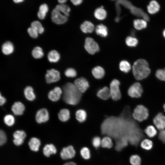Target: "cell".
<instances>
[{"label":"cell","mask_w":165,"mask_h":165,"mask_svg":"<svg viewBox=\"0 0 165 165\" xmlns=\"http://www.w3.org/2000/svg\"><path fill=\"white\" fill-rule=\"evenodd\" d=\"M128 109H124L119 117L111 116L105 119L101 125L102 133L116 140L125 138L128 140L132 132L138 127L128 116Z\"/></svg>","instance_id":"6da1fadb"},{"label":"cell","mask_w":165,"mask_h":165,"mask_svg":"<svg viewBox=\"0 0 165 165\" xmlns=\"http://www.w3.org/2000/svg\"><path fill=\"white\" fill-rule=\"evenodd\" d=\"M63 98L67 104L75 105L80 100L82 93L76 87L74 84L68 82L63 87Z\"/></svg>","instance_id":"7a4b0ae2"},{"label":"cell","mask_w":165,"mask_h":165,"mask_svg":"<svg viewBox=\"0 0 165 165\" xmlns=\"http://www.w3.org/2000/svg\"><path fill=\"white\" fill-rule=\"evenodd\" d=\"M132 71L134 78L138 80L147 77L151 72L148 62L142 59H139L134 62L132 66Z\"/></svg>","instance_id":"3957f363"},{"label":"cell","mask_w":165,"mask_h":165,"mask_svg":"<svg viewBox=\"0 0 165 165\" xmlns=\"http://www.w3.org/2000/svg\"><path fill=\"white\" fill-rule=\"evenodd\" d=\"M120 5L129 9L132 14L137 16L142 17L143 18L147 14L141 9L133 6L127 0H117L115 3L116 10H119L121 9Z\"/></svg>","instance_id":"277c9868"},{"label":"cell","mask_w":165,"mask_h":165,"mask_svg":"<svg viewBox=\"0 0 165 165\" xmlns=\"http://www.w3.org/2000/svg\"><path fill=\"white\" fill-rule=\"evenodd\" d=\"M149 115L148 109L142 105H139L134 109L133 114V117L139 122L146 119Z\"/></svg>","instance_id":"5b68a950"},{"label":"cell","mask_w":165,"mask_h":165,"mask_svg":"<svg viewBox=\"0 0 165 165\" xmlns=\"http://www.w3.org/2000/svg\"><path fill=\"white\" fill-rule=\"evenodd\" d=\"M119 81L116 79H114L111 82L110 85V90L111 97L114 101L119 100L121 97L119 86Z\"/></svg>","instance_id":"8992f818"},{"label":"cell","mask_w":165,"mask_h":165,"mask_svg":"<svg viewBox=\"0 0 165 165\" xmlns=\"http://www.w3.org/2000/svg\"><path fill=\"white\" fill-rule=\"evenodd\" d=\"M84 48L89 54H94L98 52L99 47L97 43L91 37L86 38L85 40Z\"/></svg>","instance_id":"52a82bcc"},{"label":"cell","mask_w":165,"mask_h":165,"mask_svg":"<svg viewBox=\"0 0 165 165\" xmlns=\"http://www.w3.org/2000/svg\"><path fill=\"white\" fill-rule=\"evenodd\" d=\"M143 92V89L141 84L136 82L130 86L128 90V94L132 97L138 98L141 97Z\"/></svg>","instance_id":"ba28073f"},{"label":"cell","mask_w":165,"mask_h":165,"mask_svg":"<svg viewBox=\"0 0 165 165\" xmlns=\"http://www.w3.org/2000/svg\"><path fill=\"white\" fill-rule=\"evenodd\" d=\"M51 19L53 22L57 24H61L66 23L68 18L66 16L62 14L56 8L51 13Z\"/></svg>","instance_id":"9c48e42d"},{"label":"cell","mask_w":165,"mask_h":165,"mask_svg":"<svg viewBox=\"0 0 165 165\" xmlns=\"http://www.w3.org/2000/svg\"><path fill=\"white\" fill-rule=\"evenodd\" d=\"M45 78L48 83L57 82L60 79V73L54 69L48 70L45 75Z\"/></svg>","instance_id":"30bf717a"},{"label":"cell","mask_w":165,"mask_h":165,"mask_svg":"<svg viewBox=\"0 0 165 165\" xmlns=\"http://www.w3.org/2000/svg\"><path fill=\"white\" fill-rule=\"evenodd\" d=\"M76 152L74 147L69 145L62 148L60 152V156L63 160L71 159L74 157Z\"/></svg>","instance_id":"8fae6325"},{"label":"cell","mask_w":165,"mask_h":165,"mask_svg":"<svg viewBox=\"0 0 165 165\" xmlns=\"http://www.w3.org/2000/svg\"><path fill=\"white\" fill-rule=\"evenodd\" d=\"M74 84L82 93L85 92L89 87L88 81L83 77L76 79L75 81Z\"/></svg>","instance_id":"7c38bea8"},{"label":"cell","mask_w":165,"mask_h":165,"mask_svg":"<svg viewBox=\"0 0 165 165\" xmlns=\"http://www.w3.org/2000/svg\"><path fill=\"white\" fill-rule=\"evenodd\" d=\"M153 122L157 128L160 130L165 129V116L159 113L154 118Z\"/></svg>","instance_id":"4fadbf2b"},{"label":"cell","mask_w":165,"mask_h":165,"mask_svg":"<svg viewBox=\"0 0 165 165\" xmlns=\"http://www.w3.org/2000/svg\"><path fill=\"white\" fill-rule=\"evenodd\" d=\"M49 119V114L47 110L42 108L38 110L36 115L35 119L38 123L45 122Z\"/></svg>","instance_id":"5bb4252c"},{"label":"cell","mask_w":165,"mask_h":165,"mask_svg":"<svg viewBox=\"0 0 165 165\" xmlns=\"http://www.w3.org/2000/svg\"><path fill=\"white\" fill-rule=\"evenodd\" d=\"M26 136L25 133L23 130L16 131L13 134V142L14 144L16 146L21 145L23 143Z\"/></svg>","instance_id":"9a60e30c"},{"label":"cell","mask_w":165,"mask_h":165,"mask_svg":"<svg viewBox=\"0 0 165 165\" xmlns=\"http://www.w3.org/2000/svg\"><path fill=\"white\" fill-rule=\"evenodd\" d=\"M62 92V90L60 87H56L49 92L48 98L53 101H57L60 99Z\"/></svg>","instance_id":"2e32d148"},{"label":"cell","mask_w":165,"mask_h":165,"mask_svg":"<svg viewBox=\"0 0 165 165\" xmlns=\"http://www.w3.org/2000/svg\"><path fill=\"white\" fill-rule=\"evenodd\" d=\"M11 110L16 115H22L25 110L24 105L20 102L14 103L12 107Z\"/></svg>","instance_id":"e0dca14e"},{"label":"cell","mask_w":165,"mask_h":165,"mask_svg":"<svg viewBox=\"0 0 165 165\" xmlns=\"http://www.w3.org/2000/svg\"><path fill=\"white\" fill-rule=\"evenodd\" d=\"M80 28L81 31L84 33H91L94 30V26L91 22L86 21L81 25Z\"/></svg>","instance_id":"ac0fdd59"},{"label":"cell","mask_w":165,"mask_h":165,"mask_svg":"<svg viewBox=\"0 0 165 165\" xmlns=\"http://www.w3.org/2000/svg\"><path fill=\"white\" fill-rule=\"evenodd\" d=\"M98 97L104 100H107L111 97L110 89L107 86L100 89L97 92Z\"/></svg>","instance_id":"d6986e66"},{"label":"cell","mask_w":165,"mask_h":165,"mask_svg":"<svg viewBox=\"0 0 165 165\" xmlns=\"http://www.w3.org/2000/svg\"><path fill=\"white\" fill-rule=\"evenodd\" d=\"M160 9V6L159 3L154 0L151 1L147 7L148 12L151 14L156 13L159 11Z\"/></svg>","instance_id":"ffe728a7"},{"label":"cell","mask_w":165,"mask_h":165,"mask_svg":"<svg viewBox=\"0 0 165 165\" xmlns=\"http://www.w3.org/2000/svg\"><path fill=\"white\" fill-rule=\"evenodd\" d=\"M92 73L94 78L100 79L104 77L105 72L103 68L100 66H97L92 69Z\"/></svg>","instance_id":"44dd1931"},{"label":"cell","mask_w":165,"mask_h":165,"mask_svg":"<svg viewBox=\"0 0 165 165\" xmlns=\"http://www.w3.org/2000/svg\"><path fill=\"white\" fill-rule=\"evenodd\" d=\"M14 48L13 43L9 41L4 43L2 46V51L3 53L8 55L13 53Z\"/></svg>","instance_id":"7402d4cb"},{"label":"cell","mask_w":165,"mask_h":165,"mask_svg":"<svg viewBox=\"0 0 165 165\" xmlns=\"http://www.w3.org/2000/svg\"><path fill=\"white\" fill-rule=\"evenodd\" d=\"M41 144L40 140L36 138H31L28 142V145L30 149L33 151L37 152L39 150Z\"/></svg>","instance_id":"603a6c76"},{"label":"cell","mask_w":165,"mask_h":165,"mask_svg":"<svg viewBox=\"0 0 165 165\" xmlns=\"http://www.w3.org/2000/svg\"><path fill=\"white\" fill-rule=\"evenodd\" d=\"M95 32L97 35L103 37H105L108 35V30L107 27L103 24H99L96 27Z\"/></svg>","instance_id":"cb8c5ba5"},{"label":"cell","mask_w":165,"mask_h":165,"mask_svg":"<svg viewBox=\"0 0 165 165\" xmlns=\"http://www.w3.org/2000/svg\"><path fill=\"white\" fill-rule=\"evenodd\" d=\"M43 152L45 156L48 157L51 154H55L57 152V149L53 145L47 144L43 148Z\"/></svg>","instance_id":"d4e9b609"},{"label":"cell","mask_w":165,"mask_h":165,"mask_svg":"<svg viewBox=\"0 0 165 165\" xmlns=\"http://www.w3.org/2000/svg\"><path fill=\"white\" fill-rule=\"evenodd\" d=\"M107 16L106 11L101 7L97 9L94 12L95 17L99 20H103L105 19Z\"/></svg>","instance_id":"484cf974"},{"label":"cell","mask_w":165,"mask_h":165,"mask_svg":"<svg viewBox=\"0 0 165 165\" xmlns=\"http://www.w3.org/2000/svg\"><path fill=\"white\" fill-rule=\"evenodd\" d=\"M133 25L135 29L140 30L147 27V22L143 19H136L133 21Z\"/></svg>","instance_id":"4316f807"},{"label":"cell","mask_w":165,"mask_h":165,"mask_svg":"<svg viewBox=\"0 0 165 165\" xmlns=\"http://www.w3.org/2000/svg\"><path fill=\"white\" fill-rule=\"evenodd\" d=\"M47 57L48 61L50 62L56 63L60 60V56L57 51L56 50H52L49 53Z\"/></svg>","instance_id":"83f0119b"},{"label":"cell","mask_w":165,"mask_h":165,"mask_svg":"<svg viewBox=\"0 0 165 165\" xmlns=\"http://www.w3.org/2000/svg\"><path fill=\"white\" fill-rule=\"evenodd\" d=\"M58 117L61 121L63 122L67 121L70 117L69 111L66 108L61 109L58 113Z\"/></svg>","instance_id":"f1b7e54d"},{"label":"cell","mask_w":165,"mask_h":165,"mask_svg":"<svg viewBox=\"0 0 165 165\" xmlns=\"http://www.w3.org/2000/svg\"><path fill=\"white\" fill-rule=\"evenodd\" d=\"M24 93L26 98L29 101H33L35 98V95L33 92V89L30 86H28L25 88Z\"/></svg>","instance_id":"f546056e"},{"label":"cell","mask_w":165,"mask_h":165,"mask_svg":"<svg viewBox=\"0 0 165 165\" xmlns=\"http://www.w3.org/2000/svg\"><path fill=\"white\" fill-rule=\"evenodd\" d=\"M48 11L47 5L45 4H42L39 7V11L38 13V18L40 20L44 19Z\"/></svg>","instance_id":"4dcf8cb0"},{"label":"cell","mask_w":165,"mask_h":165,"mask_svg":"<svg viewBox=\"0 0 165 165\" xmlns=\"http://www.w3.org/2000/svg\"><path fill=\"white\" fill-rule=\"evenodd\" d=\"M129 142L127 139L123 138L116 140V149L117 151H120L126 146Z\"/></svg>","instance_id":"1f68e13d"},{"label":"cell","mask_w":165,"mask_h":165,"mask_svg":"<svg viewBox=\"0 0 165 165\" xmlns=\"http://www.w3.org/2000/svg\"><path fill=\"white\" fill-rule=\"evenodd\" d=\"M76 118L80 123L84 122L86 118L87 114L85 111L83 109H79L75 113Z\"/></svg>","instance_id":"d6a6232c"},{"label":"cell","mask_w":165,"mask_h":165,"mask_svg":"<svg viewBox=\"0 0 165 165\" xmlns=\"http://www.w3.org/2000/svg\"><path fill=\"white\" fill-rule=\"evenodd\" d=\"M120 70L125 73L128 72L131 69V66L129 62L126 60L121 61L119 64Z\"/></svg>","instance_id":"836d02e7"},{"label":"cell","mask_w":165,"mask_h":165,"mask_svg":"<svg viewBox=\"0 0 165 165\" xmlns=\"http://www.w3.org/2000/svg\"><path fill=\"white\" fill-rule=\"evenodd\" d=\"M113 144L112 139L109 136L105 137L101 140V146L103 148H110L112 147Z\"/></svg>","instance_id":"e575fe53"},{"label":"cell","mask_w":165,"mask_h":165,"mask_svg":"<svg viewBox=\"0 0 165 165\" xmlns=\"http://www.w3.org/2000/svg\"><path fill=\"white\" fill-rule=\"evenodd\" d=\"M55 8L67 16H69L70 9L67 5L64 4H61L57 5Z\"/></svg>","instance_id":"d590c367"},{"label":"cell","mask_w":165,"mask_h":165,"mask_svg":"<svg viewBox=\"0 0 165 165\" xmlns=\"http://www.w3.org/2000/svg\"><path fill=\"white\" fill-rule=\"evenodd\" d=\"M32 56L35 59L42 58L44 56V53L42 48L37 46L34 48L32 51Z\"/></svg>","instance_id":"8d00e7d4"},{"label":"cell","mask_w":165,"mask_h":165,"mask_svg":"<svg viewBox=\"0 0 165 165\" xmlns=\"http://www.w3.org/2000/svg\"><path fill=\"white\" fill-rule=\"evenodd\" d=\"M125 42L128 46L130 47H134L137 45L138 43V40L134 37L129 36L126 38Z\"/></svg>","instance_id":"74e56055"},{"label":"cell","mask_w":165,"mask_h":165,"mask_svg":"<svg viewBox=\"0 0 165 165\" xmlns=\"http://www.w3.org/2000/svg\"><path fill=\"white\" fill-rule=\"evenodd\" d=\"M146 135L150 138H153L157 134V131L154 127L152 125L148 126L145 130Z\"/></svg>","instance_id":"f35d334b"},{"label":"cell","mask_w":165,"mask_h":165,"mask_svg":"<svg viewBox=\"0 0 165 165\" xmlns=\"http://www.w3.org/2000/svg\"><path fill=\"white\" fill-rule=\"evenodd\" d=\"M31 27L35 29L38 34H42L44 31V28L42 24L38 21H35L32 22Z\"/></svg>","instance_id":"ab89813d"},{"label":"cell","mask_w":165,"mask_h":165,"mask_svg":"<svg viewBox=\"0 0 165 165\" xmlns=\"http://www.w3.org/2000/svg\"><path fill=\"white\" fill-rule=\"evenodd\" d=\"M141 146L144 149L149 150L152 147L153 143L151 140L148 139H145L141 143Z\"/></svg>","instance_id":"60d3db41"},{"label":"cell","mask_w":165,"mask_h":165,"mask_svg":"<svg viewBox=\"0 0 165 165\" xmlns=\"http://www.w3.org/2000/svg\"><path fill=\"white\" fill-rule=\"evenodd\" d=\"M80 153L81 156L84 159L88 160L90 157V151L87 147L82 148L80 150Z\"/></svg>","instance_id":"b9f144b4"},{"label":"cell","mask_w":165,"mask_h":165,"mask_svg":"<svg viewBox=\"0 0 165 165\" xmlns=\"http://www.w3.org/2000/svg\"><path fill=\"white\" fill-rule=\"evenodd\" d=\"M4 121L5 123L9 126H12L15 123L14 117L11 115H7L4 117Z\"/></svg>","instance_id":"7bdbcfd3"},{"label":"cell","mask_w":165,"mask_h":165,"mask_svg":"<svg viewBox=\"0 0 165 165\" xmlns=\"http://www.w3.org/2000/svg\"><path fill=\"white\" fill-rule=\"evenodd\" d=\"M130 161L132 165H141V159L138 155H133L130 158Z\"/></svg>","instance_id":"ee69618b"},{"label":"cell","mask_w":165,"mask_h":165,"mask_svg":"<svg viewBox=\"0 0 165 165\" xmlns=\"http://www.w3.org/2000/svg\"><path fill=\"white\" fill-rule=\"evenodd\" d=\"M156 77L161 81H165V68L158 69L155 74Z\"/></svg>","instance_id":"f6af8a7d"},{"label":"cell","mask_w":165,"mask_h":165,"mask_svg":"<svg viewBox=\"0 0 165 165\" xmlns=\"http://www.w3.org/2000/svg\"><path fill=\"white\" fill-rule=\"evenodd\" d=\"M64 74L65 76L68 77L73 78L76 76L77 72L74 68H69L66 70Z\"/></svg>","instance_id":"bcb514c9"},{"label":"cell","mask_w":165,"mask_h":165,"mask_svg":"<svg viewBox=\"0 0 165 165\" xmlns=\"http://www.w3.org/2000/svg\"><path fill=\"white\" fill-rule=\"evenodd\" d=\"M101 140L98 136L94 137L92 140V144L93 146L96 148H99L101 145Z\"/></svg>","instance_id":"7dc6e473"},{"label":"cell","mask_w":165,"mask_h":165,"mask_svg":"<svg viewBox=\"0 0 165 165\" xmlns=\"http://www.w3.org/2000/svg\"><path fill=\"white\" fill-rule=\"evenodd\" d=\"M27 31L28 34L31 37L34 38L38 37V32L31 27L28 28Z\"/></svg>","instance_id":"c3c4849f"},{"label":"cell","mask_w":165,"mask_h":165,"mask_svg":"<svg viewBox=\"0 0 165 165\" xmlns=\"http://www.w3.org/2000/svg\"><path fill=\"white\" fill-rule=\"evenodd\" d=\"M7 140L6 135L2 130L0 131V145L1 146L4 145Z\"/></svg>","instance_id":"681fc988"},{"label":"cell","mask_w":165,"mask_h":165,"mask_svg":"<svg viewBox=\"0 0 165 165\" xmlns=\"http://www.w3.org/2000/svg\"><path fill=\"white\" fill-rule=\"evenodd\" d=\"M158 136L159 139L163 143H165V129L160 131Z\"/></svg>","instance_id":"f907efd6"},{"label":"cell","mask_w":165,"mask_h":165,"mask_svg":"<svg viewBox=\"0 0 165 165\" xmlns=\"http://www.w3.org/2000/svg\"><path fill=\"white\" fill-rule=\"evenodd\" d=\"M73 4L77 6L80 4L82 2V0H70Z\"/></svg>","instance_id":"816d5d0a"},{"label":"cell","mask_w":165,"mask_h":165,"mask_svg":"<svg viewBox=\"0 0 165 165\" xmlns=\"http://www.w3.org/2000/svg\"><path fill=\"white\" fill-rule=\"evenodd\" d=\"M6 102V99L3 96H2L1 94H0V105H2L4 104Z\"/></svg>","instance_id":"f5cc1de1"},{"label":"cell","mask_w":165,"mask_h":165,"mask_svg":"<svg viewBox=\"0 0 165 165\" xmlns=\"http://www.w3.org/2000/svg\"><path fill=\"white\" fill-rule=\"evenodd\" d=\"M63 165H77V164L74 162H70L66 163Z\"/></svg>","instance_id":"db71d44e"},{"label":"cell","mask_w":165,"mask_h":165,"mask_svg":"<svg viewBox=\"0 0 165 165\" xmlns=\"http://www.w3.org/2000/svg\"><path fill=\"white\" fill-rule=\"evenodd\" d=\"M59 3L61 4H64L66 2L67 0H58Z\"/></svg>","instance_id":"11a10c76"},{"label":"cell","mask_w":165,"mask_h":165,"mask_svg":"<svg viewBox=\"0 0 165 165\" xmlns=\"http://www.w3.org/2000/svg\"><path fill=\"white\" fill-rule=\"evenodd\" d=\"M24 0H13V1L16 3H18L23 2Z\"/></svg>","instance_id":"9f6ffc18"},{"label":"cell","mask_w":165,"mask_h":165,"mask_svg":"<svg viewBox=\"0 0 165 165\" xmlns=\"http://www.w3.org/2000/svg\"><path fill=\"white\" fill-rule=\"evenodd\" d=\"M131 34L132 36L134 37L135 35V32L134 30H133L131 31Z\"/></svg>","instance_id":"6f0895ef"},{"label":"cell","mask_w":165,"mask_h":165,"mask_svg":"<svg viewBox=\"0 0 165 165\" xmlns=\"http://www.w3.org/2000/svg\"><path fill=\"white\" fill-rule=\"evenodd\" d=\"M163 37L165 38V29H164L163 32Z\"/></svg>","instance_id":"680465c9"},{"label":"cell","mask_w":165,"mask_h":165,"mask_svg":"<svg viewBox=\"0 0 165 165\" xmlns=\"http://www.w3.org/2000/svg\"><path fill=\"white\" fill-rule=\"evenodd\" d=\"M163 108H164V111L165 112V104H164V105H163Z\"/></svg>","instance_id":"91938a15"},{"label":"cell","mask_w":165,"mask_h":165,"mask_svg":"<svg viewBox=\"0 0 165 165\" xmlns=\"http://www.w3.org/2000/svg\"></svg>","instance_id":"94428289"}]
</instances>
